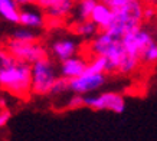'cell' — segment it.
<instances>
[{"label": "cell", "mask_w": 157, "mask_h": 141, "mask_svg": "<svg viewBox=\"0 0 157 141\" xmlns=\"http://www.w3.org/2000/svg\"><path fill=\"white\" fill-rule=\"evenodd\" d=\"M59 78V69L49 58L40 59L32 65V92L36 95H49Z\"/></svg>", "instance_id": "4"}, {"label": "cell", "mask_w": 157, "mask_h": 141, "mask_svg": "<svg viewBox=\"0 0 157 141\" xmlns=\"http://www.w3.org/2000/svg\"><path fill=\"white\" fill-rule=\"evenodd\" d=\"M91 55L94 56H104L108 61L109 72L118 74L125 59L130 56L127 55L125 46L123 43V38L115 36L108 30H100L90 43Z\"/></svg>", "instance_id": "1"}, {"label": "cell", "mask_w": 157, "mask_h": 141, "mask_svg": "<svg viewBox=\"0 0 157 141\" xmlns=\"http://www.w3.org/2000/svg\"><path fill=\"white\" fill-rule=\"evenodd\" d=\"M75 0H61L46 10H43L46 14V25L53 26V25H61L68 16L75 9Z\"/></svg>", "instance_id": "10"}, {"label": "cell", "mask_w": 157, "mask_h": 141, "mask_svg": "<svg viewBox=\"0 0 157 141\" xmlns=\"http://www.w3.org/2000/svg\"><path fill=\"white\" fill-rule=\"evenodd\" d=\"M98 2H101V3H104V5L109 6L113 10L118 9V7H121V6L127 5L130 0H98Z\"/></svg>", "instance_id": "23"}, {"label": "cell", "mask_w": 157, "mask_h": 141, "mask_svg": "<svg viewBox=\"0 0 157 141\" xmlns=\"http://www.w3.org/2000/svg\"><path fill=\"white\" fill-rule=\"evenodd\" d=\"M67 91H69V79L59 76L56 82H55V85H53L52 91H51V95H62Z\"/></svg>", "instance_id": "20"}, {"label": "cell", "mask_w": 157, "mask_h": 141, "mask_svg": "<svg viewBox=\"0 0 157 141\" xmlns=\"http://www.w3.org/2000/svg\"><path fill=\"white\" fill-rule=\"evenodd\" d=\"M86 66H88V62H86L85 58L79 56V55L72 56L67 61L59 62V76L67 78V79L78 78L85 72Z\"/></svg>", "instance_id": "11"}, {"label": "cell", "mask_w": 157, "mask_h": 141, "mask_svg": "<svg viewBox=\"0 0 157 141\" xmlns=\"http://www.w3.org/2000/svg\"><path fill=\"white\" fill-rule=\"evenodd\" d=\"M58 2H61V0H39V2H38V6L40 7V9L46 10L48 7H51V6L55 5V3H58Z\"/></svg>", "instance_id": "26"}, {"label": "cell", "mask_w": 157, "mask_h": 141, "mask_svg": "<svg viewBox=\"0 0 157 141\" xmlns=\"http://www.w3.org/2000/svg\"><path fill=\"white\" fill-rule=\"evenodd\" d=\"M6 49L10 52V55L20 62H26L29 65H33L35 62L48 58L46 49L38 42L25 43L17 42L13 39H9V42L6 43Z\"/></svg>", "instance_id": "5"}, {"label": "cell", "mask_w": 157, "mask_h": 141, "mask_svg": "<svg viewBox=\"0 0 157 141\" xmlns=\"http://www.w3.org/2000/svg\"><path fill=\"white\" fill-rule=\"evenodd\" d=\"M107 81L105 74H95V75H88V74H82L78 78L69 79V91L72 94H79L85 95L94 91H98L102 88Z\"/></svg>", "instance_id": "8"}, {"label": "cell", "mask_w": 157, "mask_h": 141, "mask_svg": "<svg viewBox=\"0 0 157 141\" xmlns=\"http://www.w3.org/2000/svg\"><path fill=\"white\" fill-rule=\"evenodd\" d=\"M14 2H16L20 7H22V6L25 7V6H29V5H38L39 0H14Z\"/></svg>", "instance_id": "27"}, {"label": "cell", "mask_w": 157, "mask_h": 141, "mask_svg": "<svg viewBox=\"0 0 157 141\" xmlns=\"http://www.w3.org/2000/svg\"><path fill=\"white\" fill-rule=\"evenodd\" d=\"M144 20V5L141 0H130L127 5L114 10V20L107 30L115 36L124 38L127 33L141 28Z\"/></svg>", "instance_id": "3"}, {"label": "cell", "mask_w": 157, "mask_h": 141, "mask_svg": "<svg viewBox=\"0 0 157 141\" xmlns=\"http://www.w3.org/2000/svg\"><path fill=\"white\" fill-rule=\"evenodd\" d=\"M84 74H88V75H95V74H109V68H108V61L107 58L104 56H92L90 62H88V66Z\"/></svg>", "instance_id": "17"}, {"label": "cell", "mask_w": 157, "mask_h": 141, "mask_svg": "<svg viewBox=\"0 0 157 141\" xmlns=\"http://www.w3.org/2000/svg\"><path fill=\"white\" fill-rule=\"evenodd\" d=\"M90 20H92L100 30H107L111 26L113 20H114V10L111 9L109 6L98 2L92 14H91Z\"/></svg>", "instance_id": "12"}, {"label": "cell", "mask_w": 157, "mask_h": 141, "mask_svg": "<svg viewBox=\"0 0 157 141\" xmlns=\"http://www.w3.org/2000/svg\"><path fill=\"white\" fill-rule=\"evenodd\" d=\"M0 86L16 97H26L32 92V65L14 61L0 72Z\"/></svg>", "instance_id": "2"}, {"label": "cell", "mask_w": 157, "mask_h": 141, "mask_svg": "<svg viewBox=\"0 0 157 141\" xmlns=\"http://www.w3.org/2000/svg\"><path fill=\"white\" fill-rule=\"evenodd\" d=\"M141 63H144V65H154V63H157V42H153L144 51L143 56H141Z\"/></svg>", "instance_id": "19"}, {"label": "cell", "mask_w": 157, "mask_h": 141, "mask_svg": "<svg viewBox=\"0 0 157 141\" xmlns=\"http://www.w3.org/2000/svg\"><path fill=\"white\" fill-rule=\"evenodd\" d=\"M98 0H78L75 6V17L76 22H82V20H90L91 14L95 9Z\"/></svg>", "instance_id": "15"}, {"label": "cell", "mask_w": 157, "mask_h": 141, "mask_svg": "<svg viewBox=\"0 0 157 141\" xmlns=\"http://www.w3.org/2000/svg\"><path fill=\"white\" fill-rule=\"evenodd\" d=\"M148 3H150V5H154V3H157V0H148Z\"/></svg>", "instance_id": "29"}, {"label": "cell", "mask_w": 157, "mask_h": 141, "mask_svg": "<svg viewBox=\"0 0 157 141\" xmlns=\"http://www.w3.org/2000/svg\"><path fill=\"white\" fill-rule=\"evenodd\" d=\"M79 52V42H76L72 38L56 39L51 45V53L56 61H67L72 56H76Z\"/></svg>", "instance_id": "9"}, {"label": "cell", "mask_w": 157, "mask_h": 141, "mask_svg": "<svg viewBox=\"0 0 157 141\" xmlns=\"http://www.w3.org/2000/svg\"><path fill=\"white\" fill-rule=\"evenodd\" d=\"M0 108H2V109H6V101L3 98H0Z\"/></svg>", "instance_id": "28"}, {"label": "cell", "mask_w": 157, "mask_h": 141, "mask_svg": "<svg viewBox=\"0 0 157 141\" xmlns=\"http://www.w3.org/2000/svg\"><path fill=\"white\" fill-rule=\"evenodd\" d=\"M85 107L95 111H111L115 114H123L127 102L118 92H101L98 95H85Z\"/></svg>", "instance_id": "6"}, {"label": "cell", "mask_w": 157, "mask_h": 141, "mask_svg": "<svg viewBox=\"0 0 157 141\" xmlns=\"http://www.w3.org/2000/svg\"><path fill=\"white\" fill-rule=\"evenodd\" d=\"M153 42H156L153 39V35L143 28L136 29L133 32L127 33L123 38V43H124V46H125L127 55L136 58V59H140V61H141V56H143L144 51Z\"/></svg>", "instance_id": "7"}, {"label": "cell", "mask_w": 157, "mask_h": 141, "mask_svg": "<svg viewBox=\"0 0 157 141\" xmlns=\"http://www.w3.org/2000/svg\"><path fill=\"white\" fill-rule=\"evenodd\" d=\"M20 6L14 0H3L0 2V16L10 23H20Z\"/></svg>", "instance_id": "14"}, {"label": "cell", "mask_w": 157, "mask_h": 141, "mask_svg": "<svg viewBox=\"0 0 157 141\" xmlns=\"http://www.w3.org/2000/svg\"><path fill=\"white\" fill-rule=\"evenodd\" d=\"M14 61H16V59L10 55V52L7 51L6 48L0 46V72L5 70L7 66H10Z\"/></svg>", "instance_id": "21"}, {"label": "cell", "mask_w": 157, "mask_h": 141, "mask_svg": "<svg viewBox=\"0 0 157 141\" xmlns=\"http://www.w3.org/2000/svg\"><path fill=\"white\" fill-rule=\"evenodd\" d=\"M68 108L75 109V108H81V107H85V95H79V94H74L71 98L68 99L67 104Z\"/></svg>", "instance_id": "22"}, {"label": "cell", "mask_w": 157, "mask_h": 141, "mask_svg": "<svg viewBox=\"0 0 157 141\" xmlns=\"http://www.w3.org/2000/svg\"><path fill=\"white\" fill-rule=\"evenodd\" d=\"M10 39L17 40V42H25V43H32V42H38V35L33 32V29L29 28H19L16 29Z\"/></svg>", "instance_id": "18"}, {"label": "cell", "mask_w": 157, "mask_h": 141, "mask_svg": "<svg viewBox=\"0 0 157 141\" xmlns=\"http://www.w3.org/2000/svg\"><path fill=\"white\" fill-rule=\"evenodd\" d=\"M75 33L78 36H81L84 39H94L98 35L100 29L95 26V23L92 20H82V22H76L75 28H74Z\"/></svg>", "instance_id": "16"}, {"label": "cell", "mask_w": 157, "mask_h": 141, "mask_svg": "<svg viewBox=\"0 0 157 141\" xmlns=\"http://www.w3.org/2000/svg\"><path fill=\"white\" fill-rule=\"evenodd\" d=\"M23 28L29 29H40L46 25V14L38 9L25 7L20 10V23Z\"/></svg>", "instance_id": "13"}, {"label": "cell", "mask_w": 157, "mask_h": 141, "mask_svg": "<svg viewBox=\"0 0 157 141\" xmlns=\"http://www.w3.org/2000/svg\"><path fill=\"white\" fill-rule=\"evenodd\" d=\"M10 111L9 109H2L0 111V127H5L6 124L9 122V120H10Z\"/></svg>", "instance_id": "25"}, {"label": "cell", "mask_w": 157, "mask_h": 141, "mask_svg": "<svg viewBox=\"0 0 157 141\" xmlns=\"http://www.w3.org/2000/svg\"><path fill=\"white\" fill-rule=\"evenodd\" d=\"M156 16V9L153 7V5L144 6V20H151Z\"/></svg>", "instance_id": "24"}, {"label": "cell", "mask_w": 157, "mask_h": 141, "mask_svg": "<svg viewBox=\"0 0 157 141\" xmlns=\"http://www.w3.org/2000/svg\"><path fill=\"white\" fill-rule=\"evenodd\" d=\"M0 2H3V0H0Z\"/></svg>", "instance_id": "30"}]
</instances>
